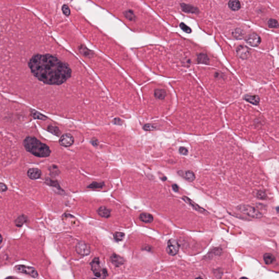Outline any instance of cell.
Returning <instances> with one entry per match:
<instances>
[{"label": "cell", "instance_id": "cell-18", "mask_svg": "<svg viewBox=\"0 0 279 279\" xmlns=\"http://www.w3.org/2000/svg\"><path fill=\"white\" fill-rule=\"evenodd\" d=\"M27 221V216H25L24 215H21L20 216H19L18 218L15 220V223L16 226H18L19 228H20L21 226H23V225L26 223Z\"/></svg>", "mask_w": 279, "mask_h": 279}, {"label": "cell", "instance_id": "cell-24", "mask_svg": "<svg viewBox=\"0 0 279 279\" xmlns=\"http://www.w3.org/2000/svg\"><path fill=\"white\" fill-rule=\"evenodd\" d=\"M62 9H63V13H64V14H65L66 16H69L70 14V10L69 8H68L67 6H63V8H62Z\"/></svg>", "mask_w": 279, "mask_h": 279}, {"label": "cell", "instance_id": "cell-28", "mask_svg": "<svg viewBox=\"0 0 279 279\" xmlns=\"http://www.w3.org/2000/svg\"><path fill=\"white\" fill-rule=\"evenodd\" d=\"M2 237L1 236V243H2Z\"/></svg>", "mask_w": 279, "mask_h": 279}, {"label": "cell", "instance_id": "cell-1", "mask_svg": "<svg viewBox=\"0 0 279 279\" xmlns=\"http://www.w3.org/2000/svg\"><path fill=\"white\" fill-rule=\"evenodd\" d=\"M18 70V77L29 81L32 88L52 95L65 90L74 81V69L58 55L37 52L26 59ZM35 92V91H34Z\"/></svg>", "mask_w": 279, "mask_h": 279}, {"label": "cell", "instance_id": "cell-19", "mask_svg": "<svg viewBox=\"0 0 279 279\" xmlns=\"http://www.w3.org/2000/svg\"><path fill=\"white\" fill-rule=\"evenodd\" d=\"M264 259L266 264H270L275 261V257L272 254L266 253L264 255Z\"/></svg>", "mask_w": 279, "mask_h": 279}, {"label": "cell", "instance_id": "cell-10", "mask_svg": "<svg viewBox=\"0 0 279 279\" xmlns=\"http://www.w3.org/2000/svg\"><path fill=\"white\" fill-rule=\"evenodd\" d=\"M27 176L30 179L34 180L41 178L42 176L41 171L38 169L32 168L27 171Z\"/></svg>", "mask_w": 279, "mask_h": 279}, {"label": "cell", "instance_id": "cell-20", "mask_svg": "<svg viewBox=\"0 0 279 279\" xmlns=\"http://www.w3.org/2000/svg\"><path fill=\"white\" fill-rule=\"evenodd\" d=\"M104 186V183L93 182L87 186V188L92 189H99L102 188Z\"/></svg>", "mask_w": 279, "mask_h": 279}, {"label": "cell", "instance_id": "cell-3", "mask_svg": "<svg viewBox=\"0 0 279 279\" xmlns=\"http://www.w3.org/2000/svg\"><path fill=\"white\" fill-rule=\"evenodd\" d=\"M91 270H92L95 277L98 278H105L108 277V272L105 268L101 266L99 258L96 257L93 259L92 262L91 263Z\"/></svg>", "mask_w": 279, "mask_h": 279}, {"label": "cell", "instance_id": "cell-9", "mask_svg": "<svg viewBox=\"0 0 279 279\" xmlns=\"http://www.w3.org/2000/svg\"><path fill=\"white\" fill-rule=\"evenodd\" d=\"M246 41L249 45L252 46H257L261 43V38L258 34H251L246 38Z\"/></svg>", "mask_w": 279, "mask_h": 279}, {"label": "cell", "instance_id": "cell-25", "mask_svg": "<svg viewBox=\"0 0 279 279\" xmlns=\"http://www.w3.org/2000/svg\"><path fill=\"white\" fill-rule=\"evenodd\" d=\"M0 190H1V192H5V191H6L7 190V187L5 184H3V183H1V184H0Z\"/></svg>", "mask_w": 279, "mask_h": 279}, {"label": "cell", "instance_id": "cell-2", "mask_svg": "<svg viewBox=\"0 0 279 279\" xmlns=\"http://www.w3.org/2000/svg\"><path fill=\"white\" fill-rule=\"evenodd\" d=\"M24 144L28 152L38 157H47L51 153L47 145L39 141L35 137H27L24 142Z\"/></svg>", "mask_w": 279, "mask_h": 279}, {"label": "cell", "instance_id": "cell-21", "mask_svg": "<svg viewBox=\"0 0 279 279\" xmlns=\"http://www.w3.org/2000/svg\"><path fill=\"white\" fill-rule=\"evenodd\" d=\"M113 237L116 241H122L125 237V234L122 232H116L113 234Z\"/></svg>", "mask_w": 279, "mask_h": 279}, {"label": "cell", "instance_id": "cell-8", "mask_svg": "<svg viewBox=\"0 0 279 279\" xmlns=\"http://www.w3.org/2000/svg\"><path fill=\"white\" fill-rule=\"evenodd\" d=\"M74 142V137L69 134H65L61 136L60 139V144L64 147L72 146Z\"/></svg>", "mask_w": 279, "mask_h": 279}, {"label": "cell", "instance_id": "cell-16", "mask_svg": "<svg viewBox=\"0 0 279 279\" xmlns=\"http://www.w3.org/2000/svg\"><path fill=\"white\" fill-rule=\"evenodd\" d=\"M182 175L183 177L188 182H193L195 179V175L193 171H185L183 174L181 172V175Z\"/></svg>", "mask_w": 279, "mask_h": 279}, {"label": "cell", "instance_id": "cell-5", "mask_svg": "<svg viewBox=\"0 0 279 279\" xmlns=\"http://www.w3.org/2000/svg\"><path fill=\"white\" fill-rule=\"evenodd\" d=\"M14 270H16V272L28 275L33 278H37L38 277V274L37 270L35 269V268L32 267L25 265H18L14 267Z\"/></svg>", "mask_w": 279, "mask_h": 279}, {"label": "cell", "instance_id": "cell-23", "mask_svg": "<svg viewBox=\"0 0 279 279\" xmlns=\"http://www.w3.org/2000/svg\"><path fill=\"white\" fill-rule=\"evenodd\" d=\"M268 26L270 28H277L279 27V24L276 20L270 19L268 21Z\"/></svg>", "mask_w": 279, "mask_h": 279}, {"label": "cell", "instance_id": "cell-14", "mask_svg": "<svg viewBox=\"0 0 279 279\" xmlns=\"http://www.w3.org/2000/svg\"><path fill=\"white\" fill-rule=\"evenodd\" d=\"M237 53L239 56L242 59H246L248 57L249 55V51L248 50V47L244 46H240L237 48Z\"/></svg>", "mask_w": 279, "mask_h": 279}, {"label": "cell", "instance_id": "cell-4", "mask_svg": "<svg viewBox=\"0 0 279 279\" xmlns=\"http://www.w3.org/2000/svg\"><path fill=\"white\" fill-rule=\"evenodd\" d=\"M238 208L241 212L253 218L259 219L262 217L261 212L250 206L241 205L239 206Z\"/></svg>", "mask_w": 279, "mask_h": 279}, {"label": "cell", "instance_id": "cell-17", "mask_svg": "<svg viewBox=\"0 0 279 279\" xmlns=\"http://www.w3.org/2000/svg\"><path fill=\"white\" fill-rule=\"evenodd\" d=\"M228 6L232 11H238L241 7V3L238 0H230L228 2Z\"/></svg>", "mask_w": 279, "mask_h": 279}, {"label": "cell", "instance_id": "cell-22", "mask_svg": "<svg viewBox=\"0 0 279 279\" xmlns=\"http://www.w3.org/2000/svg\"><path fill=\"white\" fill-rule=\"evenodd\" d=\"M246 100L250 101L251 103L255 104L258 103V102H259L258 98L254 95H253V96L252 95H247L246 97Z\"/></svg>", "mask_w": 279, "mask_h": 279}, {"label": "cell", "instance_id": "cell-15", "mask_svg": "<svg viewBox=\"0 0 279 279\" xmlns=\"http://www.w3.org/2000/svg\"><path fill=\"white\" fill-rule=\"evenodd\" d=\"M140 220L142 221L144 223H152L153 221V216L152 215L149 214V213H143L140 215L139 216Z\"/></svg>", "mask_w": 279, "mask_h": 279}, {"label": "cell", "instance_id": "cell-12", "mask_svg": "<svg viewBox=\"0 0 279 279\" xmlns=\"http://www.w3.org/2000/svg\"><path fill=\"white\" fill-rule=\"evenodd\" d=\"M183 199L184 200L185 202H186L187 203H188L189 205H190V206H191V207H193L194 209H195L197 211L201 212V213H208L206 210L200 207L198 205L194 202L193 201L190 200V198H188L187 196H183Z\"/></svg>", "mask_w": 279, "mask_h": 279}, {"label": "cell", "instance_id": "cell-7", "mask_svg": "<svg viewBox=\"0 0 279 279\" xmlns=\"http://www.w3.org/2000/svg\"><path fill=\"white\" fill-rule=\"evenodd\" d=\"M76 251L79 254L82 256L88 255L90 254V247L85 242L80 241L76 246Z\"/></svg>", "mask_w": 279, "mask_h": 279}, {"label": "cell", "instance_id": "cell-11", "mask_svg": "<svg viewBox=\"0 0 279 279\" xmlns=\"http://www.w3.org/2000/svg\"><path fill=\"white\" fill-rule=\"evenodd\" d=\"M110 261L111 263L116 267H119L125 263V259L119 255L113 254L111 256Z\"/></svg>", "mask_w": 279, "mask_h": 279}, {"label": "cell", "instance_id": "cell-27", "mask_svg": "<svg viewBox=\"0 0 279 279\" xmlns=\"http://www.w3.org/2000/svg\"><path fill=\"white\" fill-rule=\"evenodd\" d=\"M172 188H173V190L176 191V192L178 191V187L177 185H172Z\"/></svg>", "mask_w": 279, "mask_h": 279}, {"label": "cell", "instance_id": "cell-6", "mask_svg": "<svg viewBox=\"0 0 279 279\" xmlns=\"http://www.w3.org/2000/svg\"><path fill=\"white\" fill-rule=\"evenodd\" d=\"M179 250V244L178 241L174 239H171L167 242L166 251L171 256H175L178 253Z\"/></svg>", "mask_w": 279, "mask_h": 279}, {"label": "cell", "instance_id": "cell-26", "mask_svg": "<svg viewBox=\"0 0 279 279\" xmlns=\"http://www.w3.org/2000/svg\"><path fill=\"white\" fill-rule=\"evenodd\" d=\"M180 153L183 154H187V152H188V151H187V149H186L182 148L180 149Z\"/></svg>", "mask_w": 279, "mask_h": 279}, {"label": "cell", "instance_id": "cell-13", "mask_svg": "<svg viewBox=\"0 0 279 279\" xmlns=\"http://www.w3.org/2000/svg\"><path fill=\"white\" fill-rule=\"evenodd\" d=\"M111 212V210L110 209L104 206L99 207L97 210V213L99 214V215L105 218H108L110 216Z\"/></svg>", "mask_w": 279, "mask_h": 279}]
</instances>
